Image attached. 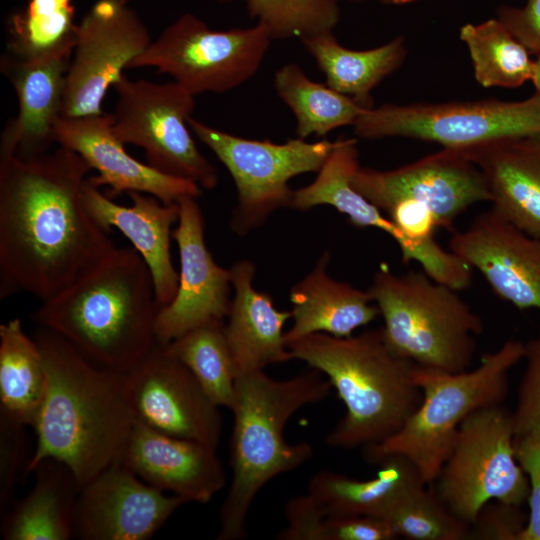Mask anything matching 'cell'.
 I'll use <instances>...</instances> for the list:
<instances>
[{"mask_svg": "<svg viewBox=\"0 0 540 540\" xmlns=\"http://www.w3.org/2000/svg\"><path fill=\"white\" fill-rule=\"evenodd\" d=\"M91 170L61 145L0 160L1 299L28 293L47 300L117 247L85 209Z\"/></svg>", "mask_w": 540, "mask_h": 540, "instance_id": "obj_1", "label": "cell"}, {"mask_svg": "<svg viewBox=\"0 0 540 540\" xmlns=\"http://www.w3.org/2000/svg\"><path fill=\"white\" fill-rule=\"evenodd\" d=\"M46 368V388L33 426L29 474L45 459L65 464L80 487L121 458L135 423L126 373L100 367L55 332L32 335Z\"/></svg>", "mask_w": 540, "mask_h": 540, "instance_id": "obj_2", "label": "cell"}, {"mask_svg": "<svg viewBox=\"0 0 540 540\" xmlns=\"http://www.w3.org/2000/svg\"><path fill=\"white\" fill-rule=\"evenodd\" d=\"M151 272L132 247H116L31 314L94 364L127 373L158 344Z\"/></svg>", "mask_w": 540, "mask_h": 540, "instance_id": "obj_3", "label": "cell"}, {"mask_svg": "<svg viewBox=\"0 0 540 540\" xmlns=\"http://www.w3.org/2000/svg\"><path fill=\"white\" fill-rule=\"evenodd\" d=\"M331 389L329 380L313 368L286 380L273 379L264 369L236 376L230 409L232 479L219 511L218 540L245 538L249 510L259 491L312 457L313 447L287 443L284 429L298 410L323 401Z\"/></svg>", "mask_w": 540, "mask_h": 540, "instance_id": "obj_4", "label": "cell"}, {"mask_svg": "<svg viewBox=\"0 0 540 540\" xmlns=\"http://www.w3.org/2000/svg\"><path fill=\"white\" fill-rule=\"evenodd\" d=\"M292 359L320 371L346 413L326 437L335 448L378 444L398 432L422 401L416 364L395 353L382 328L349 337L314 333L286 342Z\"/></svg>", "mask_w": 540, "mask_h": 540, "instance_id": "obj_5", "label": "cell"}, {"mask_svg": "<svg viewBox=\"0 0 540 540\" xmlns=\"http://www.w3.org/2000/svg\"><path fill=\"white\" fill-rule=\"evenodd\" d=\"M525 343L508 340L485 354L480 364L458 373L415 365L413 377L422 401L401 429L384 441L365 447L371 463L391 455L408 459L431 486L446 461L458 428L473 412L502 405L508 374L524 358Z\"/></svg>", "mask_w": 540, "mask_h": 540, "instance_id": "obj_6", "label": "cell"}, {"mask_svg": "<svg viewBox=\"0 0 540 540\" xmlns=\"http://www.w3.org/2000/svg\"><path fill=\"white\" fill-rule=\"evenodd\" d=\"M368 292L395 353L421 367L450 373L468 370L483 322L457 290L423 271L397 275L381 263Z\"/></svg>", "mask_w": 540, "mask_h": 540, "instance_id": "obj_7", "label": "cell"}, {"mask_svg": "<svg viewBox=\"0 0 540 540\" xmlns=\"http://www.w3.org/2000/svg\"><path fill=\"white\" fill-rule=\"evenodd\" d=\"M431 486L449 510L469 525L490 501L523 506L529 485L515 454L512 412L493 405L471 413L459 426Z\"/></svg>", "mask_w": 540, "mask_h": 540, "instance_id": "obj_8", "label": "cell"}, {"mask_svg": "<svg viewBox=\"0 0 540 540\" xmlns=\"http://www.w3.org/2000/svg\"><path fill=\"white\" fill-rule=\"evenodd\" d=\"M188 125L225 166L235 184L237 204L230 227L240 236L263 225L276 210L291 207V178L318 172L336 145L327 139L302 138L285 143L248 139L213 128L189 117Z\"/></svg>", "mask_w": 540, "mask_h": 540, "instance_id": "obj_9", "label": "cell"}, {"mask_svg": "<svg viewBox=\"0 0 540 540\" xmlns=\"http://www.w3.org/2000/svg\"><path fill=\"white\" fill-rule=\"evenodd\" d=\"M357 137H405L461 149L515 137L540 136V92L520 101L483 99L443 103L383 104L353 124Z\"/></svg>", "mask_w": 540, "mask_h": 540, "instance_id": "obj_10", "label": "cell"}, {"mask_svg": "<svg viewBox=\"0 0 540 540\" xmlns=\"http://www.w3.org/2000/svg\"><path fill=\"white\" fill-rule=\"evenodd\" d=\"M271 37L259 23L246 28L211 29L192 13H184L127 69L154 67L166 73L194 96L225 93L260 69Z\"/></svg>", "mask_w": 540, "mask_h": 540, "instance_id": "obj_11", "label": "cell"}, {"mask_svg": "<svg viewBox=\"0 0 540 540\" xmlns=\"http://www.w3.org/2000/svg\"><path fill=\"white\" fill-rule=\"evenodd\" d=\"M111 113L112 129L123 144L145 152L147 164L166 175L192 181L206 190L218 184V171L199 151L189 131L194 95L175 81L156 83L122 75Z\"/></svg>", "mask_w": 540, "mask_h": 540, "instance_id": "obj_12", "label": "cell"}, {"mask_svg": "<svg viewBox=\"0 0 540 540\" xmlns=\"http://www.w3.org/2000/svg\"><path fill=\"white\" fill-rule=\"evenodd\" d=\"M151 42L147 27L127 4L98 0L77 26L61 116L104 113L109 88Z\"/></svg>", "mask_w": 540, "mask_h": 540, "instance_id": "obj_13", "label": "cell"}, {"mask_svg": "<svg viewBox=\"0 0 540 540\" xmlns=\"http://www.w3.org/2000/svg\"><path fill=\"white\" fill-rule=\"evenodd\" d=\"M351 183L382 212L398 201H413L433 214L438 227L453 232L456 218L491 199L481 171L459 149L443 148L391 170L360 167Z\"/></svg>", "mask_w": 540, "mask_h": 540, "instance_id": "obj_14", "label": "cell"}, {"mask_svg": "<svg viewBox=\"0 0 540 540\" xmlns=\"http://www.w3.org/2000/svg\"><path fill=\"white\" fill-rule=\"evenodd\" d=\"M126 380L135 421L217 449L222 434L219 407L164 345L158 343L126 373Z\"/></svg>", "mask_w": 540, "mask_h": 540, "instance_id": "obj_15", "label": "cell"}, {"mask_svg": "<svg viewBox=\"0 0 540 540\" xmlns=\"http://www.w3.org/2000/svg\"><path fill=\"white\" fill-rule=\"evenodd\" d=\"M177 203L179 217L172 238L180 272L173 300L159 308L155 320L156 340L162 345L209 322L225 321L233 292L230 269L218 265L207 248L197 198L185 196Z\"/></svg>", "mask_w": 540, "mask_h": 540, "instance_id": "obj_16", "label": "cell"}, {"mask_svg": "<svg viewBox=\"0 0 540 540\" xmlns=\"http://www.w3.org/2000/svg\"><path fill=\"white\" fill-rule=\"evenodd\" d=\"M185 502L161 491L121 463L80 488L74 537L82 540H148Z\"/></svg>", "mask_w": 540, "mask_h": 540, "instance_id": "obj_17", "label": "cell"}, {"mask_svg": "<svg viewBox=\"0 0 540 540\" xmlns=\"http://www.w3.org/2000/svg\"><path fill=\"white\" fill-rule=\"evenodd\" d=\"M449 248L479 271L499 297L519 309L540 311V238L491 208L465 230L454 231Z\"/></svg>", "mask_w": 540, "mask_h": 540, "instance_id": "obj_18", "label": "cell"}, {"mask_svg": "<svg viewBox=\"0 0 540 540\" xmlns=\"http://www.w3.org/2000/svg\"><path fill=\"white\" fill-rule=\"evenodd\" d=\"M56 144L79 154L97 175L87 181L100 188H109V197L121 193L142 192L155 196L164 204L180 198L201 195L196 183L172 177L142 163L127 153L114 134L110 114L81 117L60 116L55 125Z\"/></svg>", "mask_w": 540, "mask_h": 540, "instance_id": "obj_19", "label": "cell"}, {"mask_svg": "<svg viewBox=\"0 0 540 540\" xmlns=\"http://www.w3.org/2000/svg\"><path fill=\"white\" fill-rule=\"evenodd\" d=\"M121 464L147 484L181 498L185 504H206L226 484L216 448L162 433L137 421Z\"/></svg>", "mask_w": 540, "mask_h": 540, "instance_id": "obj_20", "label": "cell"}, {"mask_svg": "<svg viewBox=\"0 0 540 540\" xmlns=\"http://www.w3.org/2000/svg\"><path fill=\"white\" fill-rule=\"evenodd\" d=\"M71 56L21 60L3 54L1 71L15 90L18 112L2 132L0 160L34 157L56 144L55 125L62 112Z\"/></svg>", "mask_w": 540, "mask_h": 540, "instance_id": "obj_21", "label": "cell"}, {"mask_svg": "<svg viewBox=\"0 0 540 540\" xmlns=\"http://www.w3.org/2000/svg\"><path fill=\"white\" fill-rule=\"evenodd\" d=\"M127 194L131 198L130 206L114 202L87 180L82 190L83 203L91 218L106 232L112 228L119 230L141 255L151 272L161 308L173 300L178 288L179 273L172 262L170 241L179 206L177 202L164 204L147 193Z\"/></svg>", "mask_w": 540, "mask_h": 540, "instance_id": "obj_22", "label": "cell"}, {"mask_svg": "<svg viewBox=\"0 0 540 540\" xmlns=\"http://www.w3.org/2000/svg\"><path fill=\"white\" fill-rule=\"evenodd\" d=\"M459 150L481 171L492 209L540 238V136L503 138Z\"/></svg>", "mask_w": 540, "mask_h": 540, "instance_id": "obj_23", "label": "cell"}, {"mask_svg": "<svg viewBox=\"0 0 540 540\" xmlns=\"http://www.w3.org/2000/svg\"><path fill=\"white\" fill-rule=\"evenodd\" d=\"M229 269L233 296L224 329L236 376L291 360L283 331L291 311L277 309L269 293L255 289L252 261L239 260Z\"/></svg>", "mask_w": 540, "mask_h": 540, "instance_id": "obj_24", "label": "cell"}, {"mask_svg": "<svg viewBox=\"0 0 540 540\" xmlns=\"http://www.w3.org/2000/svg\"><path fill=\"white\" fill-rule=\"evenodd\" d=\"M359 168L358 141L353 138L336 140L315 180L294 190L291 208L307 211L320 205L332 206L346 215L352 225L378 228L392 237L400 248L403 263L415 261L422 268L427 267L435 257L436 245L410 241L378 207L360 194L351 183Z\"/></svg>", "mask_w": 540, "mask_h": 540, "instance_id": "obj_25", "label": "cell"}, {"mask_svg": "<svg viewBox=\"0 0 540 540\" xmlns=\"http://www.w3.org/2000/svg\"><path fill=\"white\" fill-rule=\"evenodd\" d=\"M330 254L324 252L314 268L290 291L292 326L285 332L289 342L314 333L349 337L380 315L368 290L331 278Z\"/></svg>", "mask_w": 540, "mask_h": 540, "instance_id": "obj_26", "label": "cell"}, {"mask_svg": "<svg viewBox=\"0 0 540 540\" xmlns=\"http://www.w3.org/2000/svg\"><path fill=\"white\" fill-rule=\"evenodd\" d=\"M376 477L359 480L330 470L315 473L309 493L327 516L366 515L385 518L408 494L426 485L405 457L391 455L377 463Z\"/></svg>", "mask_w": 540, "mask_h": 540, "instance_id": "obj_27", "label": "cell"}, {"mask_svg": "<svg viewBox=\"0 0 540 540\" xmlns=\"http://www.w3.org/2000/svg\"><path fill=\"white\" fill-rule=\"evenodd\" d=\"M31 473L30 492L5 512L1 535L6 540H68L80 485L73 472L54 459L41 461Z\"/></svg>", "mask_w": 540, "mask_h": 540, "instance_id": "obj_28", "label": "cell"}, {"mask_svg": "<svg viewBox=\"0 0 540 540\" xmlns=\"http://www.w3.org/2000/svg\"><path fill=\"white\" fill-rule=\"evenodd\" d=\"M300 41L325 75L326 84L364 108L373 107L372 90L400 68L408 53L402 36L366 50L342 46L333 31Z\"/></svg>", "mask_w": 540, "mask_h": 540, "instance_id": "obj_29", "label": "cell"}, {"mask_svg": "<svg viewBox=\"0 0 540 540\" xmlns=\"http://www.w3.org/2000/svg\"><path fill=\"white\" fill-rule=\"evenodd\" d=\"M46 388L42 352L14 318L0 325V420L33 428Z\"/></svg>", "mask_w": 540, "mask_h": 540, "instance_id": "obj_30", "label": "cell"}, {"mask_svg": "<svg viewBox=\"0 0 540 540\" xmlns=\"http://www.w3.org/2000/svg\"><path fill=\"white\" fill-rule=\"evenodd\" d=\"M273 84L278 97L295 116L298 138L324 137L337 128L353 126L368 109L327 84L313 81L296 63L280 67Z\"/></svg>", "mask_w": 540, "mask_h": 540, "instance_id": "obj_31", "label": "cell"}, {"mask_svg": "<svg viewBox=\"0 0 540 540\" xmlns=\"http://www.w3.org/2000/svg\"><path fill=\"white\" fill-rule=\"evenodd\" d=\"M459 36L482 87L517 88L531 81L535 60L498 18L465 24Z\"/></svg>", "mask_w": 540, "mask_h": 540, "instance_id": "obj_32", "label": "cell"}, {"mask_svg": "<svg viewBox=\"0 0 540 540\" xmlns=\"http://www.w3.org/2000/svg\"><path fill=\"white\" fill-rule=\"evenodd\" d=\"M74 0H27L8 20L6 53L35 60L72 53L77 34Z\"/></svg>", "mask_w": 540, "mask_h": 540, "instance_id": "obj_33", "label": "cell"}, {"mask_svg": "<svg viewBox=\"0 0 540 540\" xmlns=\"http://www.w3.org/2000/svg\"><path fill=\"white\" fill-rule=\"evenodd\" d=\"M225 321H212L164 344L166 351L194 375L216 406L231 409L236 372L225 336Z\"/></svg>", "mask_w": 540, "mask_h": 540, "instance_id": "obj_34", "label": "cell"}, {"mask_svg": "<svg viewBox=\"0 0 540 540\" xmlns=\"http://www.w3.org/2000/svg\"><path fill=\"white\" fill-rule=\"evenodd\" d=\"M397 537L410 540H465L469 524L457 517L423 485L400 501L384 518Z\"/></svg>", "mask_w": 540, "mask_h": 540, "instance_id": "obj_35", "label": "cell"}, {"mask_svg": "<svg viewBox=\"0 0 540 540\" xmlns=\"http://www.w3.org/2000/svg\"><path fill=\"white\" fill-rule=\"evenodd\" d=\"M247 10L268 31L271 39L300 40L330 32L340 20L333 0H247Z\"/></svg>", "mask_w": 540, "mask_h": 540, "instance_id": "obj_36", "label": "cell"}, {"mask_svg": "<svg viewBox=\"0 0 540 540\" xmlns=\"http://www.w3.org/2000/svg\"><path fill=\"white\" fill-rule=\"evenodd\" d=\"M526 367L512 412L514 439L540 437V336L525 344Z\"/></svg>", "mask_w": 540, "mask_h": 540, "instance_id": "obj_37", "label": "cell"}, {"mask_svg": "<svg viewBox=\"0 0 540 540\" xmlns=\"http://www.w3.org/2000/svg\"><path fill=\"white\" fill-rule=\"evenodd\" d=\"M24 426L0 420V505L1 511L11 506L19 475H26L31 456L27 454Z\"/></svg>", "mask_w": 540, "mask_h": 540, "instance_id": "obj_38", "label": "cell"}, {"mask_svg": "<svg viewBox=\"0 0 540 540\" xmlns=\"http://www.w3.org/2000/svg\"><path fill=\"white\" fill-rule=\"evenodd\" d=\"M521 507L500 501L488 502L469 525L467 539L519 540L528 517Z\"/></svg>", "mask_w": 540, "mask_h": 540, "instance_id": "obj_39", "label": "cell"}, {"mask_svg": "<svg viewBox=\"0 0 540 540\" xmlns=\"http://www.w3.org/2000/svg\"><path fill=\"white\" fill-rule=\"evenodd\" d=\"M514 447L529 485V512L519 540H540V437L514 439Z\"/></svg>", "mask_w": 540, "mask_h": 540, "instance_id": "obj_40", "label": "cell"}, {"mask_svg": "<svg viewBox=\"0 0 540 540\" xmlns=\"http://www.w3.org/2000/svg\"><path fill=\"white\" fill-rule=\"evenodd\" d=\"M287 526L278 534L280 540H324L327 514L309 494L292 498L285 507Z\"/></svg>", "mask_w": 540, "mask_h": 540, "instance_id": "obj_41", "label": "cell"}, {"mask_svg": "<svg viewBox=\"0 0 540 540\" xmlns=\"http://www.w3.org/2000/svg\"><path fill=\"white\" fill-rule=\"evenodd\" d=\"M397 538L390 524L383 518L350 515L328 516L324 540H393Z\"/></svg>", "mask_w": 540, "mask_h": 540, "instance_id": "obj_42", "label": "cell"}, {"mask_svg": "<svg viewBox=\"0 0 540 540\" xmlns=\"http://www.w3.org/2000/svg\"><path fill=\"white\" fill-rule=\"evenodd\" d=\"M497 18L530 54L540 56V0H527L522 7L500 6Z\"/></svg>", "mask_w": 540, "mask_h": 540, "instance_id": "obj_43", "label": "cell"}, {"mask_svg": "<svg viewBox=\"0 0 540 540\" xmlns=\"http://www.w3.org/2000/svg\"><path fill=\"white\" fill-rule=\"evenodd\" d=\"M384 212L413 243L425 245L435 241L434 233L438 224L433 214L424 206L402 200L392 204Z\"/></svg>", "mask_w": 540, "mask_h": 540, "instance_id": "obj_44", "label": "cell"}, {"mask_svg": "<svg viewBox=\"0 0 540 540\" xmlns=\"http://www.w3.org/2000/svg\"><path fill=\"white\" fill-rule=\"evenodd\" d=\"M531 82L537 92H540V56L534 62V71L531 78Z\"/></svg>", "mask_w": 540, "mask_h": 540, "instance_id": "obj_45", "label": "cell"}, {"mask_svg": "<svg viewBox=\"0 0 540 540\" xmlns=\"http://www.w3.org/2000/svg\"><path fill=\"white\" fill-rule=\"evenodd\" d=\"M111 2H114L116 4H120V5H126L130 0H109ZM219 2H231V1H234V0H217ZM244 1H247V0H244Z\"/></svg>", "mask_w": 540, "mask_h": 540, "instance_id": "obj_46", "label": "cell"}, {"mask_svg": "<svg viewBox=\"0 0 540 540\" xmlns=\"http://www.w3.org/2000/svg\"><path fill=\"white\" fill-rule=\"evenodd\" d=\"M333 1H340V0H333ZM348 1H355V2H363V1H378V2H382V3H389V4H392V0H348Z\"/></svg>", "mask_w": 540, "mask_h": 540, "instance_id": "obj_47", "label": "cell"}, {"mask_svg": "<svg viewBox=\"0 0 540 540\" xmlns=\"http://www.w3.org/2000/svg\"><path fill=\"white\" fill-rule=\"evenodd\" d=\"M416 0H392V4L396 5H402V4H408Z\"/></svg>", "mask_w": 540, "mask_h": 540, "instance_id": "obj_48", "label": "cell"}]
</instances>
